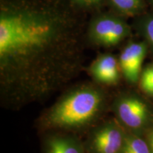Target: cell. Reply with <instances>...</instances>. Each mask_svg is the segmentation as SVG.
I'll return each instance as SVG.
<instances>
[{
    "instance_id": "5",
    "label": "cell",
    "mask_w": 153,
    "mask_h": 153,
    "mask_svg": "<svg viewBox=\"0 0 153 153\" xmlns=\"http://www.w3.org/2000/svg\"><path fill=\"white\" fill-rule=\"evenodd\" d=\"M129 28L123 21L111 15L96 18L89 28V39L97 45L111 47L128 36Z\"/></svg>"
},
{
    "instance_id": "12",
    "label": "cell",
    "mask_w": 153,
    "mask_h": 153,
    "mask_svg": "<svg viewBox=\"0 0 153 153\" xmlns=\"http://www.w3.org/2000/svg\"><path fill=\"white\" fill-rule=\"evenodd\" d=\"M143 29L147 40L153 46V18L149 19L145 22Z\"/></svg>"
},
{
    "instance_id": "8",
    "label": "cell",
    "mask_w": 153,
    "mask_h": 153,
    "mask_svg": "<svg viewBox=\"0 0 153 153\" xmlns=\"http://www.w3.org/2000/svg\"><path fill=\"white\" fill-rule=\"evenodd\" d=\"M85 145L75 137L54 135L45 140L43 153H86Z\"/></svg>"
},
{
    "instance_id": "7",
    "label": "cell",
    "mask_w": 153,
    "mask_h": 153,
    "mask_svg": "<svg viewBox=\"0 0 153 153\" xmlns=\"http://www.w3.org/2000/svg\"><path fill=\"white\" fill-rule=\"evenodd\" d=\"M119 62L111 54H104L97 57L89 68L93 79L101 85H116L120 79Z\"/></svg>"
},
{
    "instance_id": "13",
    "label": "cell",
    "mask_w": 153,
    "mask_h": 153,
    "mask_svg": "<svg viewBox=\"0 0 153 153\" xmlns=\"http://www.w3.org/2000/svg\"><path fill=\"white\" fill-rule=\"evenodd\" d=\"M146 140L150 145L151 152L153 153V125L151 126L147 131Z\"/></svg>"
},
{
    "instance_id": "3",
    "label": "cell",
    "mask_w": 153,
    "mask_h": 153,
    "mask_svg": "<svg viewBox=\"0 0 153 153\" xmlns=\"http://www.w3.org/2000/svg\"><path fill=\"white\" fill-rule=\"evenodd\" d=\"M113 111L118 120L128 133L140 135L150 127L152 114L148 104L133 95H122L115 99Z\"/></svg>"
},
{
    "instance_id": "10",
    "label": "cell",
    "mask_w": 153,
    "mask_h": 153,
    "mask_svg": "<svg viewBox=\"0 0 153 153\" xmlns=\"http://www.w3.org/2000/svg\"><path fill=\"white\" fill-rule=\"evenodd\" d=\"M113 5L124 14H133L141 6V0H111Z\"/></svg>"
},
{
    "instance_id": "1",
    "label": "cell",
    "mask_w": 153,
    "mask_h": 153,
    "mask_svg": "<svg viewBox=\"0 0 153 153\" xmlns=\"http://www.w3.org/2000/svg\"><path fill=\"white\" fill-rule=\"evenodd\" d=\"M58 21L43 15L19 11L0 16V73L19 66L45 48L64 38Z\"/></svg>"
},
{
    "instance_id": "14",
    "label": "cell",
    "mask_w": 153,
    "mask_h": 153,
    "mask_svg": "<svg viewBox=\"0 0 153 153\" xmlns=\"http://www.w3.org/2000/svg\"><path fill=\"white\" fill-rule=\"evenodd\" d=\"M77 3L80 4L82 5L86 6H90V5H94L97 4L99 3L101 0H74Z\"/></svg>"
},
{
    "instance_id": "9",
    "label": "cell",
    "mask_w": 153,
    "mask_h": 153,
    "mask_svg": "<svg viewBox=\"0 0 153 153\" xmlns=\"http://www.w3.org/2000/svg\"><path fill=\"white\" fill-rule=\"evenodd\" d=\"M122 153H152L148 141L140 135L128 132Z\"/></svg>"
},
{
    "instance_id": "11",
    "label": "cell",
    "mask_w": 153,
    "mask_h": 153,
    "mask_svg": "<svg viewBox=\"0 0 153 153\" xmlns=\"http://www.w3.org/2000/svg\"><path fill=\"white\" fill-rule=\"evenodd\" d=\"M140 87L145 93L153 96V64L145 68L140 77Z\"/></svg>"
},
{
    "instance_id": "6",
    "label": "cell",
    "mask_w": 153,
    "mask_h": 153,
    "mask_svg": "<svg viewBox=\"0 0 153 153\" xmlns=\"http://www.w3.org/2000/svg\"><path fill=\"white\" fill-rule=\"evenodd\" d=\"M147 53L144 43H130L123 50L119 57V66L126 79L135 84L140 79L141 69Z\"/></svg>"
},
{
    "instance_id": "2",
    "label": "cell",
    "mask_w": 153,
    "mask_h": 153,
    "mask_svg": "<svg viewBox=\"0 0 153 153\" xmlns=\"http://www.w3.org/2000/svg\"><path fill=\"white\" fill-rule=\"evenodd\" d=\"M107 98L94 85L78 87L65 94L40 120L43 130L76 131L95 123L104 112Z\"/></svg>"
},
{
    "instance_id": "4",
    "label": "cell",
    "mask_w": 153,
    "mask_h": 153,
    "mask_svg": "<svg viewBox=\"0 0 153 153\" xmlns=\"http://www.w3.org/2000/svg\"><path fill=\"white\" fill-rule=\"evenodd\" d=\"M128 131L116 119L94 128L85 144L88 153H122Z\"/></svg>"
}]
</instances>
